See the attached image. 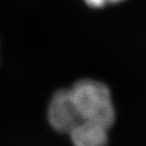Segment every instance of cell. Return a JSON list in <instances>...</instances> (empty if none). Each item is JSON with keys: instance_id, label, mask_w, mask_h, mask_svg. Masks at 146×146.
Returning <instances> with one entry per match:
<instances>
[{"instance_id": "cell-1", "label": "cell", "mask_w": 146, "mask_h": 146, "mask_svg": "<svg viewBox=\"0 0 146 146\" xmlns=\"http://www.w3.org/2000/svg\"><path fill=\"white\" fill-rule=\"evenodd\" d=\"M70 92L81 121L93 122L110 129L115 122V110L110 89L104 84L84 79L75 84Z\"/></svg>"}, {"instance_id": "cell-2", "label": "cell", "mask_w": 146, "mask_h": 146, "mask_svg": "<svg viewBox=\"0 0 146 146\" xmlns=\"http://www.w3.org/2000/svg\"><path fill=\"white\" fill-rule=\"evenodd\" d=\"M48 117L51 125L60 133L69 134V132L81 122L70 89L55 92L49 105Z\"/></svg>"}, {"instance_id": "cell-3", "label": "cell", "mask_w": 146, "mask_h": 146, "mask_svg": "<svg viewBox=\"0 0 146 146\" xmlns=\"http://www.w3.org/2000/svg\"><path fill=\"white\" fill-rule=\"evenodd\" d=\"M108 129L93 122L81 121L69 132L75 146H106L108 143Z\"/></svg>"}, {"instance_id": "cell-4", "label": "cell", "mask_w": 146, "mask_h": 146, "mask_svg": "<svg viewBox=\"0 0 146 146\" xmlns=\"http://www.w3.org/2000/svg\"><path fill=\"white\" fill-rule=\"evenodd\" d=\"M123 0H86V2L88 3V5L92 7V8H102L106 5L110 3H118L121 2Z\"/></svg>"}]
</instances>
